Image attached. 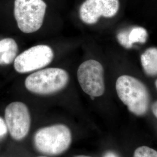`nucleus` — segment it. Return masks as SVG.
Segmentation results:
<instances>
[{
    "label": "nucleus",
    "instance_id": "nucleus-15",
    "mask_svg": "<svg viewBox=\"0 0 157 157\" xmlns=\"http://www.w3.org/2000/svg\"><path fill=\"white\" fill-rule=\"evenodd\" d=\"M152 111L154 116L157 118V101H155L152 106Z\"/></svg>",
    "mask_w": 157,
    "mask_h": 157
},
{
    "label": "nucleus",
    "instance_id": "nucleus-18",
    "mask_svg": "<svg viewBox=\"0 0 157 157\" xmlns=\"http://www.w3.org/2000/svg\"><path fill=\"white\" fill-rule=\"evenodd\" d=\"M155 86H156L157 89V79L156 80V81H155Z\"/></svg>",
    "mask_w": 157,
    "mask_h": 157
},
{
    "label": "nucleus",
    "instance_id": "nucleus-7",
    "mask_svg": "<svg viewBox=\"0 0 157 157\" xmlns=\"http://www.w3.org/2000/svg\"><path fill=\"white\" fill-rule=\"evenodd\" d=\"M5 120L13 139L21 140L28 134L31 118L28 108L21 102H13L6 107Z\"/></svg>",
    "mask_w": 157,
    "mask_h": 157
},
{
    "label": "nucleus",
    "instance_id": "nucleus-3",
    "mask_svg": "<svg viewBox=\"0 0 157 157\" xmlns=\"http://www.w3.org/2000/svg\"><path fill=\"white\" fill-rule=\"evenodd\" d=\"M72 141L69 129L63 124H56L43 128L34 136L37 149L45 154L58 155L68 149Z\"/></svg>",
    "mask_w": 157,
    "mask_h": 157
},
{
    "label": "nucleus",
    "instance_id": "nucleus-5",
    "mask_svg": "<svg viewBox=\"0 0 157 157\" xmlns=\"http://www.w3.org/2000/svg\"><path fill=\"white\" fill-rule=\"evenodd\" d=\"M77 76L82 90L90 97H100L104 94V68L100 62L94 59L84 61L79 66Z\"/></svg>",
    "mask_w": 157,
    "mask_h": 157
},
{
    "label": "nucleus",
    "instance_id": "nucleus-19",
    "mask_svg": "<svg viewBox=\"0 0 157 157\" xmlns=\"http://www.w3.org/2000/svg\"></svg>",
    "mask_w": 157,
    "mask_h": 157
},
{
    "label": "nucleus",
    "instance_id": "nucleus-9",
    "mask_svg": "<svg viewBox=\"0 0 157 157\" xmlns=\"http://www.w3.org/2000/svg\"><path fill=\"white\" fill-rule=\"evenodd\" d=\"M18 52L15 40L6 38L0 40V65H7L14 62Z\"/></svg>",
    "mask_w": 157,
    "mask_h": 157
},
{
    "label": "nucleus",
    "instance_id": "nucleus-4",
    "mask_svg": "<svg viewBox=\"0 0 157 157\" xmlns=\"http://www.w3.org/2000/svg\"><path fill=\"white\" fill-rule=\"evenodd\" d=\"M47 5L43 0H15L14 16L21 31L34 33L43 25Z\"/></svg>",
    "mask_w": 157,
    "mask_h": 157
},
{
    "label": "nucleus",
    "instance_id": "nucleus-14",
    "mask_svg": "<svg viewBox=\"0 0 157 157\" xmlns=\"http://www.w3.org/2000/svg\"><path fill=\"white\" fill-rule=\"evenodd\" d=\"M7 132L6 122L0 117V139L3 137Z\"/></svg>",
    "mask_w": 157,
    "mask_h": 157
},
{
    "label": "nucleus",
    "instance_id": "nucleus-16",
    "mask_svg": "<svg viewBox=\"0 0 157 157\" xmlns=\"http://www.w3.org/2000/svg\"><path fill=\"white\" fill-rule=\"evenodd\" d=\"M104 157H118L115 154L113 153L112 152H108L104 155Z\"/></svg>",
    "mask_w": 157,
    "mask_h": 157
},
{
    "label": "nucleus",
    "instance_id": "nucleus-6",
    "mask_svg": "<svg viewBox=\"0 0 157 157\" xmlns=\"http://www.w3.org/2000/svg\"><path fill=\"white\" fill-rule=\"evenodd\" d=\"M54 56V52L48 45H35L16 57L14 68L18 73H29L48 66Z\"/></svg>",
    "mask_w": 157,
    "mask_h": 157
},
{
    "label": "nucleus",
    "instance_id": "nucleus-8",
    "mask_svg": "<svg viewBox=\"0 0 157 157\" xmlns=\"http://www.w3.org/2000/svg\"><path fill=\"white\" fill-rule=\"evenodd\" d=\"M119 9V0H86L80 8L79 15L83 22L93 25L101 17H115Z\"/></svg>",
    "mask_w": 157,
    "mask_h": 157
},
{
    "label": "nucleus",
    "instance_id": "nucleus-2",
    "mask_svg": "<svg viewBox=\"0 0 157 157\" xmlns=\"http://www.w3.org/2000/svg\"><path fill=\"white\" fill-rule=\"evenodd\" d=\"M69 82L66 71L58 67H50L31 74L25 80V87L37 94L49 95L62 90Z\"/></svg>",
    "mask_w": 157,
    "mask_h": 157
},
{
    "label": "nucleus",
    "instance_id": "nucleus-10",
    "mask_svg": "<svg viewBox=\"0 0 157 157\" xmlns=\"http://www.w3.org/2000/svg\"><path fill=\"white\" fill-rule=\"evenodd\" d=\"M141 63L147 75L157 76V47H151L146 50L141 56Z\"/></svg>",
    "mask_w": 157,
    "mask_h": 157
},
{
    "label": "nucleus",
    "instance_id": "nucleus-11",
    "mask_svg": "<svg viewBox=\"0 0 157 157\" xmlns=\"http://www.w3.org/2000/svg\"><path fill=\"white\" fill-rule=\"evenodd\" d=\"M148 38V32L146 29L137 26L129 30L128 39L130 45L135 43H145Z\"/></svg>",
    "mask_w": 157,
    "mask_h": 157
},
{
    "label": "nucleus",
    "instance_id": "nucleus-13",
    "mask_svg": "<svg viewBox=\"0 0 157 157\" xmlns=\"http://www.w3.org/2000/svg\"><path fill=\"white\" fill-rule=\"evenodd\" d=\"M129 30H124L120 32L117 35V39L120 44L126 48H130L132 46L130 44L128 39Z\"/></svg>",
    "mask_w": 157,
    "mask_h": 157
},
{
    "label": "nucleus",
    "instance_id": "nucleus-12",
    "mask_svg": "<svg viewBox=\"0 0 157 157\" xmlns=\"http://www.w3.org/2000/svg\"><path fill=\"white\" fill-rule=\"evenodd\" d=\"M133 157H157V151L150 147L142 146L135 150Z\"/></svg>",
    "mask_w": 157,
    "mask_h": 157
},
{
    "label": "nucleus",
    "instance_id": "nucleus-1",
    "mask_svg": "<svg viewBox=\"0 0 157 157\" xmlns=\"http://www.w3.org/2000/svg\"><path fill=\"white\" fill-rule=\"evenodd\" d=\"M119 98L130 112L141 116L147 112L150 104V95L145 84L140 80L129 75H122L116 82Z\"/></svg>",
    "mask_w": 157,
    "mask_h": 157
},
{
    "label": "nucleus",
    "instance_id": "nucleus-17",
    "mask_svg": "<svg viewBox=\"0 0 157 157\" xmlns=\"http://www.w3.org/2000/svg\"><path fill=\"white\" fill-rule=\"evenodd\" d=\"M75 157H91L89 156H86V155H78V156H76Z\"/></svg>",
    "mask_w": 157,
    "mask_h": 157
}]
</instances>
